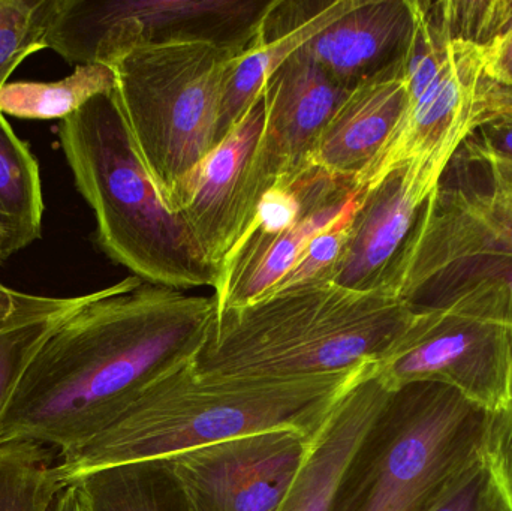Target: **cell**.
<instances>
[{"mask_svg": "<svg viewBox=\"0 0 512 511\" xmlns=\"http://www.w3.org/2000/svg\"><path fill=\"white\" fill-rule=\"evenodd\" d=\"M460 144L408 159L364 186L333 284L357 291L384 290L421 209Z\"/></svg>", "mask_w": 512, "mask_h": 511, "instance_id": "cell-11", "label": "cell"}, {"mask_svg": "<svg viewBox=\"0 0 512 511\" xmlns=\"http://www.w3.org/2000/svg\"><path fill=\"white\" fill-rule=\"evenodd\" d=\"M363 189L354 177L313 165L303 212L276 233H246L222 263L216 281L218 317L267 296L322 231L354 212Z\"/></svg>", "mask_w": 512, "mask_h": 511, "instance_id": "cell-14", "label": "cell"}, {"mask_svg": "<svg viewBox=\"0 0 512 511\" xmlns=\"http://www.w3.org/2000/svg\"><path fill=\"white\" fill-rule=\"evenodd\" d=\"M38 159L0 114V258L41 237L44 216Z\"/></svg>", "mask_w": 512, "mask_h": 511, "instance_id": "cell-22", "label": "cell"}, {"mask_svg": "<svg viewBox=\"0 0 512 511\" xmlns=\"http://www.w3.org/2000/svg\"><path fill=\"white\" fill-rule=\"evenodd\" d=\"M355 0L328 2L324 11L282 38L261 42L242 56L234 57L225 74L219 117V143L233 131L252 104L261 95L271 75L313 36L352 8Z\"/></svg>", "mask_w": 512, "mask_h": 511, "instance_id": "cell-21", "label": "cell"}, {"mask_svg": "<svg viewBox=\"0 0 512 511\" xmlns=\"http://www.w3.org/2000/svg\"><path fill=\"white\" fill-rule=\"evenodd\" d=\"M216 314L215 296L137 276L96 291L30 363L0 420V444H41L59 458L80 449L147 386L197 359Z\"/></svg>", "mask_w": 512, "mask_h": 511, "instance_id": "cell-1", "label": "cell"}, {"mask_svg": "<svg viewBox=\"0 0 512 511\" xmlns=\"http://www.w3.org/2000/svg\"><path fill=\"white\" fill-rule=\"evenodd\" d=\"M75 186L95 213V242L141 281L215 288L210 264L186 222L165 203L123 116L116 90L95 96L59 125Z\"/></svg>", "mask_w": 512, "mask_h": 511, "instance_id": "cell-4", "label": "cell"}, {"mask_svg": "<svg viewBox=\"0 0 512 511\" xmlns=\"http://www.w3.org/2000/svg\"><path fill=\"white\" fill-rule=\"evenodd\" d=\"M312 435L276 428L179 453L161 465L186 511H277Z\"/></svg>", "mask_w": 512, "mask_h": 511, "instance_id": "cell-10", "label": "cell"}, {"mask_svg": "<svg viewBox=\"0 0 512 511\" xmlns=\"http://www.w3.org/2000/svg\"><path fill=\"white\" fill-rule=\"evenodd\" d=\"M423 8L447 42L486 48L512 26V0H442Z\"/></svg>", "mask_w": 512, "mask_h": 511, "instance_id": "cell-25", "label": "cell"}, {"mask_svg": "<svg viewBox=\"0 0 512 511\" xmlns=\"http://www.w3.org/2000/svg\"><path fill=\"white\" fill-rule=\"evenodd\" d=\"M53 449L27 441L0 444V511H48L65 486Z\"/></svg>", "mask_w": 512, "mask_h": 511, "instance_id": "cell-24", "label": "cell"}, {"mask_svg": "<svg viewBox=\"0 0 512 511\" xmlns=\"http://www.w3.org/2000/svg\"><path fill=\"white\" fill-rule=\"evenodd\" d=\"M417 311L382 291L304 285L216 317L195 371L203 377L292 378L378 363Z\"/></svg>", "mask_w": 512, "mask_h": 511, "instance_id": "cell-3", "label": "cell"}, {"mask_svg": "<svg viewBox=\"0 0 512 511\" xmlns=\"http://www.w3.org/2000/svg\"><path fill=\"white\" fill-rule=\"evenodd\" d=\"M351 90L334 80L303 48L265 83L264 128L249 189V224L265 194L312 165L325 126Z\"/></svg>", "mask_w": 512, "mask_h": 511, "instance_id": "cell-12", "label": "cell"}, {"mask_svg": "<svg viewBox=\"0 0 512 511\" xmlns=\"http://www.w3.org/2000/svg\"><path fill=\"white\" fill-rule=\"evenodd\" d=\"M490 419L445 384L403 387L358 450L333 511H423L484 452Z\"/></svg>", "mask_w": 512, "mask_h": 511, "instance_id": "cell-5", "label": "cell"}, {"mask_svg": "<svg viewBox=\"0 0 512 511\" xmlns=\"http://www.w3.org/2000/svg\"><path fill=\"white\" fill-rule=\"evenodd\" d=\"M508 338L511 359L510 402L504 413L490 419L484 455L507 489L512 503V327L508 329Z\"/></svg>", "mask_w": 512, "mask_h": 511, "instance_id": "cell-30", "label": "cell"}, {"mask_svg": "<svg viewBox=\"0 0 512 511\" xmlns=\"http://www.w3.org/2000/svg\"><path fill=\"white\" fill-rule=\"evenodd\" d=\"M274 0H57L45 45L71 65H107L140 45L210 42L245 54Z\"/></svg>", "mask_w": 512, "mask_h": 511, "instance_id": "cell-7", "label": "cell"}, {"mask_svg": "<svg viewBox=\"0 0 512 511\" xmlns=\"http://www.w3.org/2000/svg\"><path fill=\"white\" fill-rule=\"evenodd\" d=\"M475 107H477L478 119L487 114H512V87L498 86L483 77Z\"/></svg>", "mask_w": 512, "mask_h": 511, "instance_id": "cell-33", "label": "cell"}, {"mask_svg": "<svg viewBox=\"0 0 512 511\" xmlns=\"http://www.w3.org/2000/svg\"><path fill=\"white\" fill-rule=\"evenodd\" d=\"M144 473L146 467L113 468L71 485L80 489L89 511H161Z\"/></svg>", "mask_w": 512, "mask_h": 511, "instance_id": "cell-27", "label": "cell"}, {"mask_svg": "<svg viewBox=\"0 0 512 511\" xmlns=\"http://www.w3.org/2000/svg\"><path fill=\"white\" fill-rule=\"evenodd\" d=\"M195 360L162 375L95 438L57 462L65 485L99 471L161 467L219 441L276 428H318L372 363L292 378L203 377Z\"/></svg>", "mask_w": 512, "mask_h": 511, "instance_id": "cell-2", "label": "cell"}, {"mask_svg": "<svg viewBox=\"0 0 512 511\" xmlns=\"http://www.w3.org/2000/svg\"><path fill=\"white\" fill-rule=\"evenodd\" d=\"M483 74L490 83L512 87V26L489 47L481 48Z\"/></svg>", "mask_w": 512, "mask_h": 511, "instance_id": "cell-32", "label": "cell"}, {"mask_svg": "<svg viewBox=\"0 0 512 511\" xmlns=\"http://www.w3.org/2000/svg\"><path fill=\"white\" fill-rule=\"evenodd\" d=\"M95 293L35 296L0 282V420L36 354Z\"/></svg>", "mask_w": 512, "mask_h": 511, "instance_id": "cell-20", "label": "cell"}, {"mask_svg": "<svg viewBox=\"0 0 512 511\" xmlns=\"http://www.w3.org/2000/svg\"><path fill=\"white\" fill-rule=\"evenodd\" d=\"M414 30V0H355L301 48L352 90L403 65Z\"/></svg>", "mask_w": 512, "mask_h": 511, "instance_id": "cell-17", "label": "cell"}, {"mask_svg": "<svg viewBox=\"0 0 512 511\" xmlns=\"http://www.w3.org/2000/svg\"><path fill=\"white\" fill-rule=\"evenodd\" d=\"M354 212L343 216L336 224L316 236L295 261L291 270L280 279L279 284L267 296L280 293V291L292 290V288L304 287V285L333 281L337 264H339L343 249L348 242L349 224H351Z\"/></svg>", "mask_w": 512, "mask_h": 511, "instance_id": "cell-29", "label": "cell"}, {"mask_svg": "<svg viewBox=\"0 0 512 511\" xmlns=\"http://www.w3.org/2000/svg\"><path fill=\"white\" fill-rule=\"evenodd\" d=\"M264 117L261 93L233 131L164 197L218 273L249 225L252 167Z\"/></svg>", "mask_w": 512, "mask_h": 511, "instance_id": "cell-13", "label": "cell"}, {"mask_svg": "<svg viewBox=\"0 0 512 511\" xmlns=\"http://www.w3.org/2000/svg\"><path fill=\"white\" fill-rule=\"evenodd\" d=\"M0 263H2V258H0Z\"/></svg>", "mask_w": 512, "mask_h": 511, "instance_id": "cell-36", "label": "cell"}, {"mask_svg": "<svg viewBox=\"0 0 512 511\" xmlns=\"http://www.w3.org/2000/svg\"><path fill=\"white\" fill-rule=\"evenodd\" d=\"M376 369L393 392L417 383L445 384L490 416L504 413L510 402L507 327L457 312L417 311Z\"/></svg>", "mask_w": 512, "mask_h": 511, "instance_id": "cell-9", "label": "cell"}, {"mask_svg": "<svg viewBox=\"0 0 512 511\" xmlns=\"http://www.w3.org/2000/svg\"><path fill=\"white\" fill-rule=\"evenodd\" d=\"M468 138L483 149L512 159V114L496 113L480 117Z\"/></svg>", "mask_w": 512, "mask_h": 511, "instance_id": "cell-31", "label": "cell"}, {"mask_svg": "<svg viewBox=\"0 0 512 511\" xmlns=\"http://www.w3.org/2000/svg\"><path fill=\"white\" fill-rule=\"evenodd\" d=\"M57 0H0V89L30 54L45 50Z\"/></svg>", "mask_w": 512, "mask_h": 511, "instance_id": "cell-26", "label": "cell"}, {"mask_svg": "<svg viewBox=\"0 0 512 511\" xmlns=\"http://www.w3.org/2000/svg\"><path fill=\"white\" fill-rule=\"evenodd\" d=\"M74 507L75 488L72 485H65L51 501L48 511H74Z\"/></svg>", "mask_w": 512, "mask_h": 511, "instance_id": "cell-34", "label": "cell"}, {"mask_svg": "<svg viewBox=\"0 0 512 511\" xmlns=\"http://www.w3.org/2000/svg\"><path fill=\"white\" fill-rule=\"evenodd\" d=\"M481 254L512 255V159L466 137L421 209L382 291L405 300L436 270Z\"/></svg>", "mask_w": 512, "mask_h": 511, "instance_id": "cell-8", "label": "cell"}, {"mask_svg": "<svg viewBox=\"0 0 512 511\" xmlns=\"http://www.w3.org/2000/svg\"><path fill=\"white\" fill-rule=\"evenodd\" d=\"M423 511H512V503L483 452Z\"/></svg>", "mask_w": 512, "mask_h": 511, "instance_id": "cell-28", "label": "cell"}, {"mask_svg": "<svg viewBox=\"0 0 512 511\" xmlns=\"http://www.w3.org/2000/svg\"><path fill=\"white\" fill-rule=\"evenodd\" d=\"M481 48L451 42L450 56L441 74L426 92L409 104L400 125L369 170L358 177L361 189L390 168L463 141L478 119L477 102L483 81Z\"/></svg>", "mask_w": 512, "mask_h": 511, "instance_id": "cell-16", "label": "cell"}, {"mask_svg": "<svg viewBox=\"0 0 512 511\" xmlns=\"http://www.w3.org/2000/svg\"><path fill=\"white\" fill-rule=\"evenodd\" d=\"M237 56L210 42H171L111 63L123 116L162 197L218 146L225 74Z\"/></svg>", "mask_w": 512, "mask_h": 511, "instance_id": "cell-6", "label": "cell"}, {"mask_svg": "<svg viewBox=\"0 0 512 511\" xmlns=\"http://www.w3.org/2000/svg\"><path fill=\"white\" fill-rule=\"evenodd\" d=\"M116 72L107 65L75 66L57 81H14L0 89V114L24 120H57L77 113L90 99L116 90Z\"/></svg>", "mask_w": 512, "mask_h": 511, "instance_id": "cell-23", "label": "cell"}, {"mask_svg": "<svg viewBox=\"0 0 512 511\" xmlns=\"http://www.w3.org/2000/svg\"><path fill=\"white\" fill-rule=\"evenodd\" d=\"M75 488V507L74 511H89L87 510L86 503H84L83 495H81L80 489L77 486L72 485Z\"/></svg>", "mask_w": 512, "mask_h": 511, "instance_id": "cell-35", "label": "cell"}, {"mask_svg": "<svg viewBox=\"0 0 512 511\" xmlns=\"http://www.w3.org/2000/svg\"><path fill=\"white\" fill-rule=\"evenodd\" d=\"M394 393L376 363L367 366L310 435L300 470L277 511H333L352 461Z\"/></svg>", "mask_w": 512, "mask_h": 511, "instance_id": "cell-15", "label": "cell"}, {"mask_svg": "<svg viewBox=\"0 0 512 511\" xmlns=\"http://www.w3.org/2000/svg\"><path fill=\"white\" fill-rule=\"evenodd\" d=\"M408 107L405 63L358 84L325 126L312 165L357 180L387 146Z\"/></svg>", "mask_w": 512, "mask_h": 511, "instance_id": "cell-18", "label": "cell"}, {"mask_svg": "<svg viewBox=\"0 0 512 511\" xmlns=\"http://www.w3.org/2000/svg\"><path fill=\"white\" fill-rule=\"evenodd\" d=\"M405 302L417 311L457 312L512 327V255L460 258L417 285Z\"/></svg>", "mask_w": 512, "mask_h": 511, "instance_id": "cell-19", "label": "cell"}]
</instances>
